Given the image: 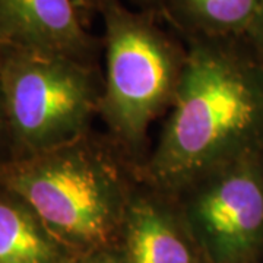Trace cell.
Wrapping results in <instances>:
<instances>
[{
    "label": "cell",
    "instance_id": "obj_1",
    "mask_svg": "<svg viewBox=\"0 0 263 263\" xmlns=\"http://www.w3.org/2000/svg\"><path fill=\"white\" fill-rule=\"evenodd\" d=\"M241 37L187 38V56L155 148L139 167L174 195L193 180L263 155V67Z\"/></svg>",
    "mask_w": 263,
    "mask_h": 263
},
{
    "label": "cell",
    "instance_id": "obj_2",
    "mask_svg": "<svg viewBox=\"0 0 263 263\" xmlns=\"http://www.w3.org/2000/svg\"><path fill=\"white\" fill-rule=\"evenodd\" d=\"M141 183L139 164L108 133L0 162V186L24 197L72 252L116 246Z\"/></svg>",
    "mask_w": 263,
    "mask_h": 263
},
{
    "label": "cell",
    "instance_id": "obj_3",
    "mask_svg": "<svg viewBox=\"0 0 263 263\" xmlns=\"http://www.w3.org/2000/svg\"><path fill=\"white\" fill-rule=\"evenodd\" d=\"M105 73L100 119L107 133L141 167L152 122L168 111L187 47L168 35L151 13L119 0H101Z\"/></svg>",
    "mask_w": 263,
    "mask_h": 263
},
{
    "label": "cell",
    "instance_id": "obj_4",
    "mask_svg": "<svg viewBox=\"0 0 263 263\" xmlns=\"http://www.w3.org/2000/svg\"><path fill=\"white\" fill-rule=\"evenodd\" d=\"M0 88L12 157L76 141L92 130L94 120L100 119L103 75L97 62L0 50Z\"/></svg>",
    "mask_w": 263,
    "mask_h": 263
},
{
    "label": "cell",
    "instance_id": "obj_5",
    "mask_svg": "<svg viewBox=\"0 0 263 263\" xmlns=\"http://www.w3.org/2000/svg\"><path fill=\"white\" fill-rule=\"evenodd\" d=\"M171 196L209 263H249L263 247V155L206 173Z\"/></svg>",
    "mask_w": 263,
    "mask_h": 263
},
{
    "label": "cell",
    "instance_id": "obj_6",
    "mask_svg": "<svg viewBox=\"0 0 263 263\" xmlns=\"http://www.w3.org/2000/svg\"><path fill=\"white\" fill-rule=\"evenodd\" d=\"M98 46L72 0H0V50L95 62Z\"/></svg>",
    "mask_w": 263,
    "mask_h": 263
},
{
    "label": "cell",
    "instance_id": "obj_7",
    "mask_svg": "<svg viewBox=\"0 0 263 263\" xmlns=\"http://www.w3.org/2000/svg\"><path fill=\"white\" fill-rule=\"evenodd\" d=\"M122 263H199L193 237L171 195L141 180L123 218Z\"/></svg>",
    "mask_w": 263,
    "mask_h": 263
},
{
    "label": "cell",
    "instance_id": "obj_8",
    "mask_svg": "<svg viewBox=\"0 0 263 263\" xmlns=\"http://www.w3.org/2000/svg\"><path fill=\"white\" fill-rule=\"evenodd\" d=\"M72 254L24 197L0 186V263H63Z\"/></svg>",
    "mask_w": 263,
    "mask_h": 263
},
{
    "label": "cell",
    "instance_id": "obj_9",
    "mask_svg": "<svg viewBox=\"0 0 263 263\" xmlns=\"http://www.w3.org/2000/svg\"><path fill=\"white\" fill-rule=\"evenodd\" d=\"M164 15L186 38L243 37L263 0H158Z\"/></svg>",
    "mask_w": 263,
    "mask_h": 263
},
{
    "label": "cell",
    "instance_id": "obj_10",
    "mask_svg": "<svg viewBox=\"0 0 263 263\" xmlns=\"http://www.w3.org/2000/svg\"><path fill=\"white\" fill-rule=\"evenodd\" d=\"M63 263H122V256L117 245L105 249H98L86 253L72 254Z\"/></svg>",
    "mask_w": 263,
    "mask_h": 263
},
{
    "label": "cell",
    "instance_id": "obj_11",
    "mask_svg": "<svg viewBox=\"0 0 263 263\" xmlns=\"http://www.w3.org/2000/svg\"><path fill=\"white\" fill-rule=\"evenodd\" d=\"M243 38H246V43L249 44L254 57L263 67V9L246 31Z\"/></svg>",
    "mask_w": 263,
    "mask_h": 263
},
{
    "label": "cell",
    "instance_id": "obj_12",
    "mask_svg": "<svg viewBox=\"0 0 263 263\" xmlns=\"http://www.w3.org/2000/svg\"><path fill=\"white\" fill-rule=\"evenodd\" d=\"M3 151H9L12 157V146H10L9 127H8V120H6V111H5V103H3V94L0 88V162L6 158L3 157Z\"/></svg>",
    "mask_w": 263,
    "mask_h": 263
},
{
    "label": "cell",
    "instance_id": "obj_13",
    "mask_svg": "<svg viewBox=\"0 0 263 263\" xmlns=\"http://www.w3.org/2000/svg\"><path fill=\"white\" fill-rule=\"evenodd\" d=\"M72 2H73L75 8L79 12V15L84 19V22L92 10H98L100 3H101V0H72Z\"/></svg>",
    "mask_w": 263,
    "mask_h": 263
},
{
    "label": "cell",
    "instance_id": "obj_14",
    "mask_svg": "<svg viewBox=\"0 0 263 263\" xmlns=\"http://www.w3.org/2000/svg\"><path fill=\"white\" fill-rule=\"evenodd\" d=\"M141 3H154V2H158V0H138Z\"/></svg>",
    "mask_w": 263,
    "mask_h": 263
}]
</instances>
